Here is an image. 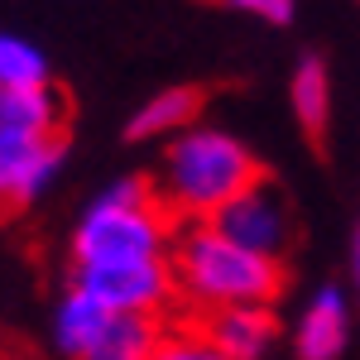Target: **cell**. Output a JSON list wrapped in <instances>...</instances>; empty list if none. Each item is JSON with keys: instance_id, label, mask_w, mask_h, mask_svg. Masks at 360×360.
<instances>
[{"instance_id": "6da1fadb", "label": "cell", "mask_w": 360, "mask_h": 360, "mask_svg": "<svg viewBox=\"0 0 360 360\" xmlns=\"http://www.w3.org/2000/svg\"><path fill=\"white\" fill-rule=\"evenodd\" d=\"M259 178H264V164L255 159V149L221 125H193L188 135L168 139L149 173L159 202L173 212L178 226L217 221Z\"/></svg>"}, {"instance_id": "7a4b0ae2", "label": "cell", "mask_w": 360, "mask_h": 360, "mask_svg": "<svg viewBox=\"0 0 360 360\" xmlns=\"http://www.w3.org/2000/svg\"><path fill=\"white\" fill-rule=\"evenodd\" d=\"M178 317H212L226 307H274L288 288V264L236 245L212 221L178 226L173 240Z\"/></svg>"}, {"instance_id": "3957f363", "label": "cell", "mask_w": 360, "mask_h": 360, "mask_svg": "<svg viewBox=\"0 0 360 360\" xmlns=\"http://www.w3.org/2000/svg\"><path fill=\"white\" fill-rule=\"evenodd\" d=\"M178 240V221L168 212L154 183L135 178H115L111 188L86 202V212L72 226V269L77 264H120V259H168Z\"/></svg>"}, {"instance_id": "277c9868", "label": "cell", "mask_w": 360, "mask_h": 360, "mask_svg": "<svg viewBox=\"0 0 360 360\" xmlns=\"http://www.w3.org/2000/svg\"><path fill=\"white\" fill-rule=\"evenodd\" d=\"M168 322L159 317H135V312H115V307L96 303L82 288H63L53 303V336L63 360H149Z\"/></svg>"}, {"instance_id": "5b68a950", "label": "cell", "mask_w": 360, "mask_h": 360, "mask_svg": "<svg viewBox=\"0 0 360 360\" xmlns=\"http://www.w3.org/2000/svg\"><path fill=\"white\" fill-rule=\"evenodd\" d=\"M72 288L91 293L96 303L115 312H135V317H178V278L173 259H120V264H77L68 274Z\"/></svg>"}, {"instance_id": "8992f818", "label": "cell", "mask_w": 360, "mask_h": 360, "mask_svg": "<svg viewBox=\"0 0 360 360\" xmlns=\"http://www.w3.org/2000/svg\"><path fill=\"white\" fill-rule=\"evenodd\" d=\"M212 226L226 231L236 245L255 250V255H264V259H278V264H288V255H293V245H298V217H293V202H288V193L278 188L269 173H264L250 193L236 197Z\"/></svg>"}, {"instance_id": "52a82bcc", "label": "cell", "mask_w": 360, "mask_h": 360, "mask_svg": "<svg viewBox=\"0 0 360 360\" xmlns=\"http://www.w3.org/2000/svg\"><path fill=\"white\" fill-rule=\"evenodd\" d=\"M68 159V135L39 139L0 125V217H20L49 193L58 168Z\"/></svg>"}, {"instance_id": "ba28073f", "label": "cell", "mask_w": 360, "mask_h": 360, "mask_svg": "<svg viewBox=\"0 0 360 360\" xmlns=\"http://www.w3.org/2000/svg\"><path fill=\"white\" fill-rule=\"evenodd\" d=\"M351 327H356V307H351V288L346 283H317L298 307L293 322V356L298 360H341L351 346Z\"/></svg>"}, {"instance_id": "9c48e42d", "label": "cell", "mask_w": 360, "mask_h": 360, "mask_svg": "<svg viewBox=\"0 0 360 360\" xmlns=\"http://www.w3.org/2000/svg\"><path fill=\"white\" fill-rule=\"evenodd\" d=\"M202 106L207 91L202 86H164L154 96H144V106H135V115L125 120V139L135 144H168V139L188 135L193 125H202Z\"/></svg>"}, {"instance_id": "30bf717a", "label": "cell", "mask_w": 360, "mask_h": 360, "mask_svg": "<svg viewBox=\"0 0 360 360\" xmlns=\"http://www.w3.org/2000/svg\"><path fill=\"white\" fill-rule=\"evenodd\" d=\"M193 322L212 336V346L231 360H264L278 341L274 307H226V312L193 317Z\"/></svg>"}, {"instance_id": "8fae6325", "label": "cell", "mask_w": 360, "mask_h": 360, "mask_svg": "<svg viewBox=\"0 0 360 360\" xmlns=\"http://www.w3.org/2000/svg\"><path fill=\"white\" fill-rule=\"evenodd\" d=\"M68 91L58 82L44 86H20V91H0V125L20 130V135H39V139H63L68 135Z\"/></svg>"}, {"instance_id": "7c38bea8", "label": "cell", "mask_w": 360, "mask_h": 360, "mask_svg": "<svg viewBox=\"0 0 360 360\" xmlns=\"http://www.w3.org/2000/svg\"><path fill=\"white\" fill-rule=\"evenodd\" d=\"M288 106H293V120L312 144L327 139V125H332V68L322 53H303L293 63V77H288Z\"/></svg>"}, {"instance_id": "4fadbf2b", "label": "cell", "mask_w": 360, "mask_h": 360, "mask_svg": "<svg viewBox=\"0 0 360 360\" xmlns=\"http://www.w3.org/2000/svg\"><path fill=\"white\" fill-rule=\"evenodd\" d=\"M44 82H53L44 49L29 44V39H20V34H5V29H0V91L44 86Z\"/></svg>"}, {"instance_id": "5bb4252c", "label": "cell", "mask_w": 360, "mask_h": 360, "mask_svg": "<svg viewBox=\"0 0 360 360\" xmlns=\"http://www.w3.org/2000/svg\"><path fill=\"white\" fill-rule=\"evenodd\" d=\"M149 360H231V356H221V351L212 346V336L202 332L193 317H173Z\"/></svg>"}, {"instance_id": "9a60e30c", "label": "cell", "mask_w": 360, "mask_h": 360, "mask_svg": "<svg viewBox=\"0 0 360 360\" xmlns=\"http://www.w3.org/2000/svg\"><path fill=\"white\" fill-rule=\"evenodd\" d=\"M217 5L245 10V15H255V20H269V25H288V20H293V5H298V0H217Z\"/></svg>"}, {"instance_id": "2e32d148", "label": "cell", "mask_w": 360, "mask_h": 360, "mask_svg": "<svg viewBox=\"0 0 360 360\" xmlns=\"http://www.w3.org/2000/svg\"><path fill=\"white\" fill-rule=\"evenodd\" d=\"M346 278H351V293L360 298V217H356V231H351V250H346Z\"/></svg>"}]
</instances>
